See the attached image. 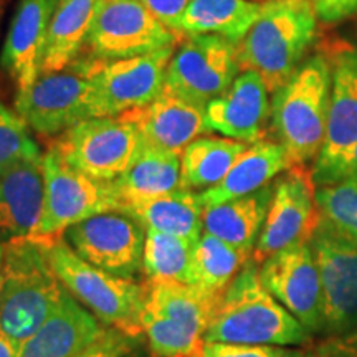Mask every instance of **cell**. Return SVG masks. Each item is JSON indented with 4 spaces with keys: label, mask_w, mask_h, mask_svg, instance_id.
Masks as SVG:
<instances>
[{
    "label": "cell",
    "mask_w": 357,
    "mask_h": 357,
    "mask_svg": "<svg viewBox=\"0 0 357 357\" xmlns=\"http://www.w3.org/2000/svg\"><path fill=\"white\" fill-rule=\"evenodd\" d=\"M333 66L321 53L303 61L291 78L273 93L271 128L293 166L318 160L328 129Z\"/></svg>",
    "instance_id": "3"
},
{
    "label": "cell",
    "mask_w": 357,
    "mask_h": 357,
    "mask_svg": "<svg viewBox=\"0 0 357 357\" xmlns=\"http://www.w3.org/2000/svg\"><path fill=\"white\" fill-rule=\"evenodd\" d=\"M316 357H357L356 352H351L344 347L334 344L331 339H326L323 344L316 347Z\"/></svg>",
    "instance_id": "39"
},
{
    "label": "cell",
    "mask_w": 357,
    "mask_h": 357,
    "mask_svg": "<svg viewBox=\"0 0 357 357\" xmlns=\"http://www.w3.org/2000/svg\"><path fill=\"white\" fill-rule=\"evenodd\" d=\"M289 167H293L291 160L278 141L260 139L247 147L217 185L199 192L200 202L208 208L253 194Z\"/></svg>",
    "instance_id": "23"
},
{
    "label": "cell",
    "mask_w": 357,
    "mask_h": 357,
    "mask_svg": "<svg viewBox=\"0 0 357 357\" xmlns=\"http://www.w3.org/2000/svg\"><path fill=\"white\" fill-rule=\"evenodd\" d=\"M43 208L32 236L63 235L98 213L119 211L113 181H98L66 164L52 147L43 154Z\"/></svg>",
    "instance_id": "7"
},
{
    "label": "cell",
    "mask_w": 357,
    "mask_h": 357,
    "mask_svg": "<svg viewBox=\"0 0 357 357\" xmlns=\"http://www.w3.org/2000/svg\"><path fill=\"white\" fill-rule=\"evenodd\" d=\"M316 15L326 24H336L357 15V0H310Z\"/></svg>",
    "instance_id": "37"
},
{
    "label": "cell",
    "mask_w": 357,
    "mask_h": 357,
    "mask_svg": "<svg viewBox=\"0 0 357 357\" xmlns=\"http://www.w3.org/2000/svg\"><path fill=\"white\" fill-rule=\"evenodd\" d=\"M60 0H20L3 42L0 65L10 75L17 93L37 82L53 13Z\"/></svg>",
    "instance_id": "19"
},
{
    "label": "cell",
    "mask_w": 357,
    "mask_h": 357,
    "mask_svg": "<svg viewBox=\"0 0 357 357\" xmlns=\"http://www.w3.org/2000/svg\"><path fill=\"white\" fill-rule=\"evenodd\" d=\"M318 15L310 0H266L238 47L240 66L253 70L275 93L300 68L318 35Z\"/></svg>",
    "instance_id": "4"
},
{
    "label": "cell",
    "mask_w": 357,
    "mask_h": 357,
    "mask_svg": "<svg viewBox=\"0 0 357 357\" xmlns=\"http://www.w3.org/2000/svg\"><path fill=\"white\" fill-rule=\"evenodd\" d=\"M310 245L323 289L324 329L328 337L349 334L357 328V245L319 223Z\"/></svg>",
    "instance_id": "15"
},
{
    "label": "cell",
    "mask_w": 357,
    "mask_h": 357,
    "mask_svg": "<svg viewBox=\"0 0 357 357\" xmlns=\"http://www.w3.org/2000/svg\"><path fill=\"white\" fill-rule=\"evenodd\" d=\"M15 111L42 136H55L98 118L95 86L83 60H75L61 71L40 75L29 89L17 93Z\"/></svg>",
    "instance_id": "9"
},
{
    "label": "cell",
    "mask_w": 357,
    "mask_h": 357,
    "mask_svg": "<svg viewBox=\"0 0 357 357\" xmlns=\"http://www.w3.org/2000/svg\"><path fill=\"white\" fill-rule=\"evenodd\" d=\"M106 0H60L48 30L40 75L65 70L77 60Z\"/></svg>",
    "instance_id": "24"
},
{
    "label": "cell",
    "mask_w": 357,
    "mask_h": 357,
    "mask_svg": "<svg viewBox=\"0 0 357 357\" xmlns=\"http://www.w3.org/2000/svg\"><path fill=\"white\" fill-rule=\"evenodd\" d=\"M141 323L155 357H185L204 342L222 294L177 281H146Z\"/></svg>",
    "instance_id": "6"
},
{
    "label": "cell",
    "mask_w": 357,
    "mask_h": 357,
    "mask_svg": "<svg viewBox=\"0 0 357 357\" xmlns=\"http://www.w3.org/2000/svg\"><path fill=\"white\" fill-rule=\"evenodd\" d=\"M247 147V142L230 137H197L182 153L181 187L207 190L217 185Z\"/></svg>",
    "instance_id": "29"
},
{
    "label": "cell",
    "mask_w": 357,
    "mask_h": 357,
    "mask_svg": "<svg viewBox=\"0 0 357 357\" xmlns=\"http://www.w3.org/2000/svg\"><path fill=\"white\" fill-rule=\"evenodd\" d=\"M257 2H258V0H257Z\"/></svg>",
    "instance_id": "45"
},
{
    "label": "cell",
    "mask_w": 357,
    "mask_h": 357,
    "mask_svg": "<svg viewBox=\"0 0 357 357\" xmlns=\"http://www.w3.org/2000/svg\"><path fill=\"white\" fill-rule=\"evenodd\" d=\"M126 357H146V356H141V354H137V352H131V354H128Z\"/></svg>",
    "instance_id": "44"
},
{
    "label": "cell",
    "mask_w": 357,
    "mask_h": 357,
    "mask_svg": "<svg viewBox=\"0 0 357 357\" xmlns=\"http://www.w3.org/2000/svg\"><path fill=\"white\" fill-rule=\"evenodd\" d=\"M142 136L124 114L91 118L61 132L52 149L71 167L98 181H116L142 149Z\"/></svg>",
    "instance_id": "8"
},
{
    "label": "cell",
    "mask_w": 357,
    "mask_h": 357,
    "mask_svg": "<svg viewBox=\"0 0 357 357\" xmlns=\"http://www.w3.org/2000/svg\"><path fill=\"white\" fill-rule=\"evenodd\" d=\"M341 181H357V144L352 147L351 153L347 154L333 171L326 174L324 178L318 185L334 184V182Z\"/></svg>",
    "instance_id": "38"
},
{
    "label": "cell",
    "mask_w": 357,
    "mask_h": 357,
    "mask_svg": "<svg viewBox=\"0 0 357 357\" xmlns=\"http://www.w3.org/2000/svg\"><path fill=\"white\" fill-rule=\"evenodd\" d=\"M113 185L121 202L119 211L129 204L176 190L181 187V154L142 144L131 169L113 181Z\"/></svg>",
    "instance_id": "28"
},
{
    "label": "cell",
    "mask_w": 357,
    "mask_h": 357,
    "mask_svg": "<svg viewBox=\"0 0 357 357\" xmlns=\"http://www.w3.org/2000/svg\"><path fill=\"white\" fill-rule=\"evenodd\" d=\"M305 349H287L281 346H248L230 342L204 341L185 357H300Z\"/></svg>",
    "instance_id": "34"
},
{
    "label": "cell",
    "mask_w": 357,
    "mask_h": 357,
    "mask_svg": "<svg viewBox=\"0 0 357 357\" xmlns=\"http://www.w3.org/2000/svg\"><path fill=\"white\" fill-rule=\"evenodd\" d=\"M141 2L155 19L162 22L174 33H177L178 22L190 0H141Z\"/></svg>",
    "instance_id": "36"
},
{
    "label": "cell",
    "mask_w": 357,
    "mask_h": 357,
    "mask_svg": "<svg viewBox=\"0 0 357 357\" xmlns=\"http://www.w3.org/2000/svg\"><path fill=\"white\" fill-rule=\"evenodd\" d=\"M137 339L108 328L100 339L73 357H126L136 351Z\"/></svg>",
    "instance_id": "35"
},
{
    "label": "cell",
    "mask_w": 357,
    "mask_h": 357,
    "mask_svg": "<svg viewBox=\"0 0 357 357\" xmlns=\"http://www.w3.org/2000/svg\"><path fill=\"white\" fill-rule=\"evenodd\" d=\"M176 38L141 0H106L84 47L95 60L113 61L171 48Z\"/></svg>",
    "instance_id": "14"
},
{
    "label": "cell",
    "mask_w": 357,
    "mask_h": 357,
    "mask_svg": "<svg viewBox=\"0 0 357 357\" xmlns=\"http://www.w3.org/2000/svg\"><path fill=\"white\" fill-rule=\"evenodd\" d=\"M194 243L181 236L158 230H146L142 273L146 281H177L190 284Z\"/></svg>",
    "instance_id": "31"
},
{
    "label": "cell",
    "mask_w": 357,
    "mask_h": 357,
    "mask_svg": "<svg viewBox=\"0 0 357 357\" xmlns=\"http://www.w3.org/2000/svg\"><path fill=\"white\" fill-rule=\"evenodd\" d=\"M300 357H316V351H305Z\"/></svg>",
    "instance_id": "43"
},
{
    "label": "cell",
    "mask_w": 357,
    "mask_h": 357,
    "mask_svg": "<svg viewBox=\"0 0 357 357\" xmlns=\"http://www.w3.org/2000/svg\"><path fill=\"white\" fill-rule=\"evenodd\" d=\"M250 260V252L204 231L192 252L190 284L222 294Z\"/></svg>",
    "instance_id": "30"
},
{
    "label": "cell",
    "mask_w": 357,
    "mask_h": 357,
    "mask_svg": "<svg viewBox=\"0 0 357 357\" xmlns=\"http://www.w3.org/2000/svg\"><path fill=\"white\" fill-rule=\"evenodd\" d=\"M263 287L311 334L323 333V289L310 242L291 245L260 265Z\"/></svg>",
    "instance_id": "16"
},
{
    "label": "cell",
    "mask_w": 357,
    "mask_h": 357,
    "mask_svg": "<svg viewBox=\"0 0 357 357\" xmlns=\"http://www.w3.org/2000/svg\"><path fill=\"white\" fill-rule=\"evenodd\" d=\"M319 223L357 245V181L316 185Z\"/></svg>",
    "instance_id": "32"
},
{
    "label": "cell",
    "mask_w": 357,
    "mask_h": 357,
    "mask_svg": "<svg viewBox=\"0 0 357 357\" xmlns=\"http://www.w3.org/2000/svg\"><path fill=\"white\" fill-rule=\"evenodd\" d=\"M3 253H6V248H3V242L0 243V281H2V271H3Z\"/></svg>",
    "instance_id": "42"
},
{
    "label": "cell",
    "mask_w": 357,
    "mask_h": 357,
    "mask_svg": "<svg viewBox=\"0 0 357 357\" xmlns=\"http://www.w3.org/2000/svg\"><path fill=\"white\" fill-rule=\"evenodd\" d=\"M318 225L319 212L311 171L289 167L273 184V195L252 260L261 265L280 250L310 242Z\"/></svg>",
    "instance_id": "13"
},
{
    "label": "cell",
    "mask_w": 357,
    "mask_h": 357,
    "mask_svg": "<svg viewBox=\"0 0 357 357\" xmlns=\"http://www.w3.org/2000/svg\"><path fill=\"white\" fill-rule=\"evenodd\" d=\"M17 352H19V347L7 337L0 336V357H17Z\"/></svg>",
    "instance_id": "41"
},
{
    "label": "cell",
    "mask_w": 357,
    "mask_h": 357,
    "mask_svg": "<svg viewBox=\"0 0 357 357\" xmlns=\"http://www.w3.org/2000/svg\"><path fill=\"white\" fill-rule=\"evenodd\" d=\"M204 341L248 346H307L311 333L263 287L250 260L223 291Z\"/></svg>",
    "instance_id": "1"
},
{
    "label": "cell",
    "mask_w": 357,
    "mask_h": 357,
    "mask_svg": "<svg viewBox=\"0 0 357 357\" xmlns=\"http://www.w3.org/2000/svg\"><path fill=\"white\" fill-rule=\"evenodd\" d=\"M331 339L334 344L344 347V349L351 351V352H356L357 354V328L354 331H351L349 334H344V336H339V337H328Z\"/></svg>",
    "instance_id": "40"
},
{
    "label": "cell",
    "mask_w": 357,
    "mask_h": 357,
    "mask_svg": "<svg viewBox=\"0 0 357 357\" xmlns=\"http://www.w3.org/2000/svg\"><path fill=\"white\" fill-rule=\"evenodd\" d=\"M139 129L144 144L182 154L197 136L208 132L205 106L194 105L164 88L149 105L124 113Z\"/></svg>",
    "instance_id": "20"
},
{
    "label": "cell",
    "mask_w": 357,
    "mask_h": 357,
    "mask_svg": "<svg viewBox=\"0 0 357 357\" xmlns=\"http://www.w3.org/2000/svg\"><path fill=\"white\" fill-rule=\"evenodd\" d=\"M42 158L0 172V240L33 235L43 208Z\"/></svg>",
    "instance_id": "22"
},
{
    "label": "cell",
    "mask_w": 357,
    "mask_h": 357,
    "mask_svg": "<svg viewBox=\"0 0 357 357\" xmlns=\"http://www.w3.org/2000/svg\"><path fill=\"white\" fill-rule=\"evenodd\" d=\"M0 281V336L17 347L42 328L65 288L52 270L37 236L3 242Z\"/></svg>",
    "instance_id": "2"
},
{
    "label": "cell",
    "mask_w": 357,
    "mask_h": 357,
    "mask_svg": "<svg viewBox=\"0 0 357 357\" xmlns=\"http://www.w3.org/2000/svg\"><path fill=\"white\" fill-rule=\"evenodd\" d=\"M169 61L164 88L199 106L227 91L238 77V47L220 35H185Z\"/></svg>",
    "instance_id": "10"
},
{
    "label": "cell",
    "mask_w": 357,
    "mask_h": 357,
    "mask_svg": "<svg viewBox=\"0 0 357 357\" xmlns=\"http://www.w3.org/2000/svg\"><path fill=\"white\" fill-rule=\"evenodd\" d=\"M56 278L75 300L102 324L139 339L146 284L89 265L66 243L63 235L37 236Z\"/></svg>",
    "instance_id": "5"
},
{
    "label": "cell",
    "mask_w": 357,
    "mask_h": 357,
    "mask_svg": "<svg viewBox=\"0 0 357 357\" xmlns=\"http://www.w3.org/2000/svg\"><path fill=\"white\" fill-rule=\"evenodd\" d=\"M42 158L30 128L19 113L0 105V172L30 159Z\"/></svg>",
    "instance_id": "33"
},
{
    "label": "cell",
    "mask_w": 357,
    "mask_h": 357,
    "mask_svg": "<svg viewBox=\"0 0 357 357\" xmlns=\"http://www.w3.org/2000/svg\"><path fill=\"white\" fill-rule=\"evenodd\" d=\"M268 88L257 71L243 70L227 91L205 106V124L208 132L242 142H257L265 136L271 113Z\"/></svg>",
    "instance_id": "18"
},
{
    "label": "cell",
    "mask_w": 357,
    "mask_h": 357,
    "mask_svg": "<svg viewBox=\"0 0 357 357\" xmlns=\"http://www.w3.org/2000/svg\"><path fill=\"white\" fill-rule=\"evenodd\" d=\"M257 0H190L178 22V35H220L238 45L260 17Z\"/></svg>",
    "instance_id": "27"
},
{
    "label": "cell",
    "mask_w": 357,
    "mask_h": 357,
    "mask_svg": "<svg viewBox=\"0 0 357 357\" xmlns=\"http://www.w3.org/2000/svg\"><path fill=\"white\" fill-rule=\"evenodd\" d=\"M108 326L63 291L56 310L42 328L22 342L17 357H73L105 334Z\"/></svg>",
    "instance_id": "21"
},
{
    "label": "cell",
    "mask_w": 357,
    "mask_h": 357,
    "mask_svg": "<svg viewBox=\"0 0 357 357\" xmlns=\"http://www.w3.org/2000/svg\"><path fill=\"white\" fill-rule=\"evenodd\" d=\"M273 184L215 207L204 208V231L253 255L270 207Z\"/></svg>",
    "instance_id": "25"
},
{
    "label": "cell",
    "mask_w": 357,
    "mask_h": 357,
    "mask_svg": "<svg viewBox=\"0 0 357 357\" xmlns=\"http://www.w3.org/2000/svg\"><path fill=\"white\" fill-rule=\"evenodd\" d=\"M119 212L136 218L146 230H158L197 243L204 234V205L200 195L178 187L158 197L129 204Z\"/></svg>",
    "instance_id": "26"
},
{
    "label": "cell",
    "mask_w": 357,
    "mask_h": 357,
    "mask_svg": "<svg viewBox=\"0 0 357 357\" xmlns=\"http://www.w3.org/2000/svg\"><path fill=\"white\" fill-rule=\"evenodd\" d=\"M63 238L79 258L111 275L136 280L142 271L146 231L128 213H98L66 229Z\"/></svg>",
    "instance_id": "12"
},
{
    "label": "cell",
    "mask_w": 357,
    "mask_h": 357,
    "mask_svg": "<svg viewBox=\"0 0 357 357\" xmlns=\"http://www.w3.org/2000/svg\"><path fill=\"white\" fill-rule=\"evenodd\" d=\"M172 55L174 47L126 60L84 58V68L95 86L98 118L124 114L154 101L166 84Z\"/></svg>",
    "instance_id": "11"
},
{
    "label": "cell",
    "mask_w": 357,
    "mask_h": 357,
    "mask_svg": "<svg viewBox=\"0 0 357 357\" xmlns=\"http://www.w3.org/2000/svg\"><path fill=\"white\" fill-rule=\"evenodd\" d=\"M333 82L323 151L312 164L314 185L357 144V48L342 47L331 61Z\"/></svg>",
    "instance_id": "17"
}]
</instances>
